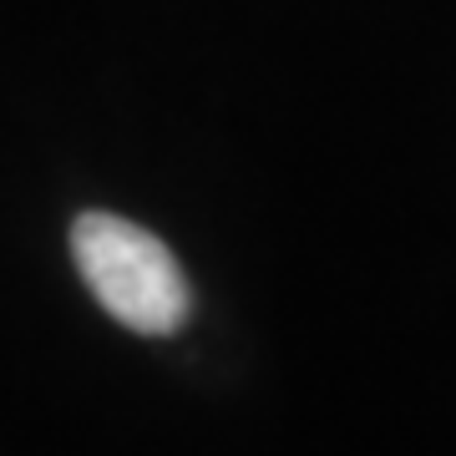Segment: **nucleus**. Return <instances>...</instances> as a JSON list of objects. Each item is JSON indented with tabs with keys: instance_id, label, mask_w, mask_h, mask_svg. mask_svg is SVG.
Masks as SVG:
<instances>
[{
	"instance_id": "1",
	"label": "nucleus",
	"mask_w": 456,
	"mask_h": 456,
	"mask_svg": "<svg viewBox=\"0 0 456 456\" xmlns=\"http://www.w3.org/2000/svg\"><path fill=\"white\" fill-rule=\"evenodd\" d=\"M71 259L102 310L132 335H178L193 314V289L178 254L122 213H77Z\"/></svg>"
}]
</instances>
